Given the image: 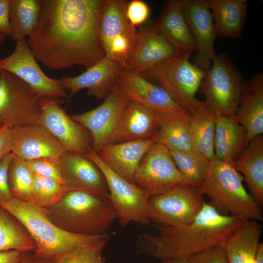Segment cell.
<instances>
[{"instance_id":"obj_44","label":"cell","mask_w":263,"mask_h":263,"mask_svg":"<svg viewBox=\"0 0 263 263\" xmlns=\"http://www.w3.org/2000/svg\"><path fill=\"white\" fill-rule=\"evenodd\" d=\"M24 252L17 250L0 251V263H19Z\"/></svg>"},{"instance_id":"obj_45","label":"cell","mask_w":263,"mask_h":263,"mask_svg":"<svg viewBox=\"0 0 263 263\" xmlns=\"http://www.w3.org/2000/svg\"><path fill=\"white\" fill-rule=\"evenodd\" d=\"M19 263H49L46 260L38 257L33 252H25Z\"/></svg>"},{"instance_id":"obj_27","label":"cell","mask_w":263,"mask_h":263,"mask_svg":"<svg viewBox=\"0 0 263 263\" xmlns=\"http://www.w3.org/2000/svg\"><path fill=\"white\" fill-rule=\"evenodd\" d=\"M262 232L259 222H243L223 245L227 263H255Z\"/></svg>"},{"instance_id":"obj_3","label":"cell","mask_w":263,"mask_h":263,"mask_svg":"<svg viewBox=\"0 0 263 263\" xmlns=\"http://www.w3.org/2000/svg\"><path fill=\"white\" fill-rule=\"evenodd\" d=\"M48 219L61 229L75 234H107L117 214L107 196L68 191L60 201L44 208Z\"/></svg>"},{"instance_id":"obj_33","label":"cell","mask_w":263,"mask_h":263,"mask_svg":"<svg viewBox=\"0 0 263 263\" xmlns=\"http://www.w3.org/2000/svg\"><path fill=\"white\" fill-rule=\"evenodd\" d=\"M36 244L23 225L0 206V251L17 250L34 253Z\"/></svg>"},{"instance_id":"obj_37","label":"cell","mask_w":263,"mask_h":263,"mask_svg":"<svg viewBox=\"0 0 263 263\" xmlns=\"http://www.w3.org/2000/svg\"><path fill=\"white\" fill-rule=\"evenodd\" d=\"M109 237L107 234L99 241L54 256L46 260L49 263H105L102 251Z\"/></svg>"},{"instance_id":"obj_6","label":"cell","mask_w":263,"mask_h":263,"mask_svg":"<svg viewBox=\"0 0 263 263\" xmlns=\"http://www.w3.org/2000/svg\"><path fill=\"white\" fill-rule=\"evenodd\" d=\"M191 54L179 52L140 75L158 83L183 109L192 113L202 101L196 98L206 72L189 61Z\"/></svg>"},{"instance_id":"obj_5","label":"cell","mask_w":263,"mask_h":263,"mask_svg":"<svg viewBox=\"0 0 263 263\" xmlns=\"http://www.w3.org/2000/svg\"><path fill=\"white\" fill-rule=\"evenodd\" d=\"M0 206L23 225L36 244L34 253L45 260L99 241L108 234L87 236L67 232L48 219L43 208L14 198Z\"/></svg>"},{"instance_id":"obj_25","label":"cell","mask_w":263,"mask_h":263,"mask_svg":"<svg viewBox=\"0 0 263 263\" xmlns=\"http://www.w3.org/2000/svg\"><path fill=\"white\" fill-rule=\"evenodd\" d=\"M157 31L179 52L195 54L197 46L183 12L182 0H170L163 5L153 25Z\"/></svg>"},{"instance_id":"obj_38","label":"cell","mask_w":263,"mask_h":263,"mask_svg":"<svg viewBox=\"0 0 263 263\" xmlns=\"http://www.w3.org/2000/svg\"><path fill=\"white\" fill-rule=\"evenodd\" d=\"M25 162L33 173L53 178L63 185L59 159L46 157L27 160Z\"/></svg>"},{"instance_id":"obj_49","label":"cell","mask_w":263,"mask_h":263,"mask_svg":"<svg viewBox=\"0 0 263 263\" xmlns=\"http://www.w3.org/2000/svg\"><path fill=\"white\" fill-rule=\"evenodd\" d=\"M2 125L0 123V130L1 129Z\"/></svg>"},{"instance_id":"obj_39","label":"cell","mask_w":263,"mask_h":263,"mask_svg":"<svg viewBox=\"0 0 263 263\" xmlns=\"http://www.w3.org/2000/svg\"><path fill=\"white\" fill-rule=\"evenodd\" d=\"M125 14L129 22L135 27L147 20L150 15V8L145 1L133 0L126 4Z\"/></svg>"},{"instance_id":"obj_1","label":"cell","mask_w":263,"mask_h":263,"mask_svg":"<svg viewBox=\"0 0 263 263\" xmlns=\"http://www.w3.org/2000/svg\"><path fill=\"white\" fill-rule=\"evenodd\" d=\"M104 0H41L38 22L27 42L53 70L90 67L104 57L99 20Z\"/></svg>"},{"instance_id":"obj_18","label":"cell","mask_w":263,"mask_h":263,"mask_svg":"<svg viewBox=\"0 0 263 263\" xmlns=\"http://www.w3.org/2000/svg\"><path fill=\"white\" fill-rule=\"evenodd\" d=\"M63 185L68 190L98 196L109 193L105 176L97 166L84 155L66 150L59 158Z\"/></svg>"},{"instance_id":"obj_35","label":"cell","mask_w":263,"mask_h":263,"mask_svg":"<svg viewBox=\"0 0 263 263\" xmlns=\"http://www.w3.org/2000/svg\"><path fill=\"white\" fill-rule=\"evenodd\" d=\"M8 182L13 198L31 202L33 184V173L25 160L14 154L8 166Z\"/></svg>"},{"instance_id":"obj_19","label":"cell","mask_w":263,"mask_h":263,"mask_svg":"<svg viewBox=\"0 0 263 263\" xmlns=\"http://www.w3.org/2000/svg\"><path fill=\"white\" fill-rule=\"evenodd\" d=\"M11 139V152L25 161L46 157L59 159L66 150L38 123L12 128Z\"/></svg>"},{"instance_id":"obj_7","label":"cell","mask_w":263,"mask_h":263,"mask_svg":"<svg viewBox=\"0 0 263 263\" xmlns=\"http://www.w3.org/2000/svg\"><path fill=\"white\" fill-rule=\"evenodd\" d=\"M247 81L227 55L213 58L200 88L206 106L215 116H234Z\"/></svg>"},{"instance_id":"obj_32","label":"cell","mask_w":263,"mask_h":263,"mask_svg":"<svg viewBox=\"0 0 263 263\" xmlns=\"http://www.w3.org/2000/svg\"><path fill=\"white\" fill-rule=\"evenodd\" d=\"M41 0H10L11 38L16 41L29 37L39 20Z\"/></svg>"},{"instance_id":"obj_17","label":"cell","mask_w":263,"mask_h":263,"mask_svg":"<svg viewBox=\"0 0 263 263\" xmlns=\"http://www.w3.org/2000/svg\"><path fill=\"white\" fill-rule=\"evenodd\" d=\"M115 83L129 100L139 102L157 113L190 115L163 87L138 74L121 70Z\"/></svg>"},{"instance_id":"obj_13","label":"cell","mask_w":263,"mask_h":263,"mask_svg":"<svg viewBox=\"0 0 263 263\" xmlns=\"http://www.w3.org/2000/svg\"><path fill=\"white\" fill-rule=\"evenodd\" d=\"M16 42L13 52L0 60V70L14 75L42 97H66L65 90L60 80L49 77L42 71L26 38Z\"/></svg>"},{"instance_id":"obj_9","label":"cell","mask_w":263,"mask_h":263,"mask_svg":"<svg viewBox=\"0 0 263 263\" xmlns=\"http://www.w3.org/2000/svg\"><path fill=\"white\" fill-rule=\"evenodd\" d=\"M123 0H104L99 20V35L105 57L121 70L136 44L138 31L128 21Z\"/></svg>"},{"instance_id":"obj_14","label":"cell","mask_w":263,"mask_h":263,"mask_svg":"<svg viewBox=\"0 0 263 263\" xmlns=\"http://www.w3.org/2000/svg\"><path fill=\"white\" fill-rule=\"evenodd\" d=\"M38 124L46 129L67 150L85 156L92 148L89 131L73 120L59 104V98H45Z\"/></svg>"},{"instance_id":"obj_46","label":"cell","mask_w":263,"mask_h":263,"mask_svg":"<svg viewBox=\"0 0 263 263\" xmlns=\"http://www.w3.org/2000/svg\"><path fill=\"white\" fill-rule=\"evenodd\" d=\"M160 263H191L188 259L169 258L160 261Z\"/></svg>"},{"instance_id":"obj_12","label":"cell","mask_w":263,"mask_h":263,"mask_svg":"<svg viewBox=\"0 0 263 263\" xmlns=\"http://www.w3.org/2000/svg\"><path fill=\"white\" fill-rule=\"evenodd\" d=\"M133 183L152 196L182 184L183 180L169 150L154 142L140 161Z\"/></svg>"},{"instance_id":"obj_50","label":"cell","mask_w":263,"mask_h":263,"mask_svg":"<svg viewBox=\"0 0 263 263\" xmlns=\"http://www.w3.org/2000/svg\"></svg>"},{"instance_id":"obj_30","label":"cell","mask_w":263,"mask_h":263,"mask_svg":"<svg viewBox=\"0 0 263 263\" xmlns=\"http://www.w3.org/2000/svg\"><path fill=\"white\" fill-rule=\"evenodd\" d=\"M158 130L153 140L169 150H192L189 116L157 113Z\"/></svg>"},{"instance_id":"obj_11","label":"cell","mask_w":263,"mask_h":263,"mask_svg":"<svg viewBox=\"0 0 263 263\" xmlns=\"http://www.w3.org/2000/svg\"><path fill=\"white\" fill-rule=\"evenodd\" d=\"M205 202L198 187L182 184L150 196L149 217L156 225H183L193 220Z\"/></svg>"},{"instance_id":"obj_22","label":"cell","mask_w":263,"mask_h":263,"mask_svg":"<svg viewBox=\"0 0 263 263\" xmlns=\"http://www.w3.org/2000/svg\"><path fill=\"white\" fill-rule=\"evenodd\" d=\"M120 71L117 63L104 57L80 75L74 77L62 76L59 80L64 89L70 90V98L85 89L89 96L105 99L111 93Z\"/></svg>"},{"instance_id":"obj_8","label":"cell","mask_w":263,"mask_h":263,"mask_svg":"<svg viewBox=\"0 0 263 263\" xmlns=\"http://www.w3.org/2000/svg\"><path fill=\"white\" fill-rule=\"evenodd\" d=\"M85 156L95 163L104 174L109 189L107 197L116 211L120 226L124 227L131 223L149 224V193L110 169L92 148Z\"/></svg>"},{"instance_id":"obj_41","label":"cell","mask_w":263,"mask_h":263,"mask_svg":"<svg viewBox=\"0 0 263 263\" xmlns=\"http://www.w3.org/2000/svg\"><path fill=\"white\" fill-rule=\"evenodd\" d=\"M14 153L11 152L0 161V205L13 198L9 188L7 172L9 163Z\"/></svg>"},{"instance_id":"obj_10","label":"cell","mask_w":263,"mask_h":263,"mask_svg":"<svg viewBox=\"0 0 263 263\" xmlns=\"http://www.w3.org/2000/svg\"><path fill=\"white\" fill-rule=\"evenodd\" d=\"M27 83L0 71V123L10 128L38 123L44 99Z\"/></svg>"},{"instance_id":"obj_43","label":"cell","mask_w":263,"mask_h":263,"mask_svg":"<svg viewBox=\"0 0 263 263\" xmlns=\"http://www.w3.org/2000/svg\"><path fill=\"white\" fill-rule=\"evenodd\" d=\"M11 129L7 126H2L0 130V161L11 152Z\"/></svg>"},{"instance_id":"obj_29","label":"cell","mask_w":263,"mask_h":263,"mask_svg":"<svg viewBox=\"0 0 263 263\" xmlns=\"http://www.w3.org/2000/svg\"><path fill=\"white\" fill-rule=\"evenodd\" d=\"M246 133L234 116H216L214 156L232 164L245 146Z\"/></svg>"},{"instance_id":"obj_15","label":"cell","mask_w":263,"mask_h":263,"mask_svg":"<svg viewBox=\"0 0 263 263\" xmlns=\"http://www.w3.org/2000/svg\"><path fill=\"white\" fill-rule=\"evenodd\" d=\"M183 12L195 42L197 52L193 64L207 72L210 67L217 37L207 0H182Z\"/></svg>"},{"instance_id":"obj_31","label":"cell","mask_w":263,"mask_h":263,"mask_svg":"<svg viewBox=\"0 0 263 263\" xmlns=\"http://www.w3.org/2000/svg\"><path fill=\"white\" fill-rule=\"evenodd\" d=\"M190 114V135L192 150L210 160L214 157L216 116L204 101Z\"/></svg>"},{"instance_id":"obj_42","label":"cell","mask_w":263,"mask_h":263,"mask_svg":"<svg viewBox=\"0 0 263 263\" xmlns=\"http://www.w3.org/2000/svg\"><path fill=\"white\" fill-rule=\"evenodd\" d=\"M9 7L10 0H0V34L11 38Z\"/></svg>"},{"instance_id":"obj_21","label":"cell","mask_w":263,"mask_h":263,"mask_svg":"<svg viewBox=\"0 0 263 263\" xmlns=\"http://www.w3.org/2000/svg\"><path fill=\"white\" fill-rule=\"evenodd\" d=\"M179 52L157 31L153 25L148 26L138 31L135 48L121 70L140 74Z\"/></svg>"},{"instance_id":"obj_34","label":"cell","mask_w":263,"mask_h":263,"mask_svg":"<svg viewBox=\"0 0 263 263\" xmlns=\"http://www.w3.org/2000/svg\"><path fill=\"white\" fill-rule=\"evenodd\" d=\"M169 152L181 174L183 184L200 186L205 178L209 160L193 150Z\"/></svg>"},{"instance_id":"obj_26","label":"cell","mask_w":263,"mask_h":263,"mask_svg":"<svg viewBox=\"0 0 263 263\" xmlns=\"http://www.w3.org/2000/svg\"><path fill=\"white\" fill-rule=\"evenodd\" d=\"M244 177L250 195L261 207L263 205V136L251 139L232 164Z\"/></svg>"},{"instance_id":"obj_40","label":"cell","mask_w":263,"mask_h":263,"mask_svg":"<svg viewBox=\"0 0 263 263\" xmlns=\"http://www.w3.org/2000/svg\"><path fill=\"white\" fill-rule=\"evenodd\" d=\"M191 263H227L223 246H217L188 258Z\"/></svg>"},{"instance_id":"obj_48","label":"cell","mask_w":263,"mask_h":263,"mask_svg":"<svg viewBox=\"0 0 263 263\" xmlns=\"http://www.w3.org/2000/svg\"><path fill=\"white\" fill-rule=\"evenodd\" d=\"M6 36L3 34H0V45L3 44L5 41Z\"/></svg>"},{"instance_id":"obj_24","label":"cell","mask_w":263,"mask_h":263,"mask_svg":"<svg viewBox=\"0 0 263 263\" xmlns=\"http://www.w3.org/2000/svg\"><path fill=\"white\" fill-rule=\"evenodd\" d=\"M154 143L153 140H145L107 144L96 153L110 169L133 183L134 173L140 161Z\"/></svg>"},{"instance_id":"obj_47","label":"cell","mask_w":263,"mask_h":263,"mask_svg":"<svg viewBox=\"0 0 263 263\" xmlns=\"http://www.w3.org/2000/svg\"><path fill=\"white\" fill-rule=\"evenodd\" d=\"M255 263H263V244L261 243L256 255Z\"/></svg>"},{"instance_id":"obj_36","label":"cell","mask_w":263,"mask_h":263,"mask_svg":"<svg viewBox=\"0 0 263 263\" xmlns=\"http://www.w3.org/2000/svg\"><path fill=\"white\" fill-rule=\"evenodd\" d=\"M68 191L66 187L58 181L33 173L31 203L42 208H48L60 201Z\"/></svg>"},{"instance_id":"obj_28","label":"cell","mask_w":263,"mask_h":263,"mask_svg":"<svg viewBox=\"0 0 263 263\" xmlns=\"http://www.w3.org/2000/svg\"><path fill=\"white\" fill-rule=\"evenodd\" d=\"M217 37L241 38L247 15L246 0H207Z\"/></svg>"},{"instance_id":"obj_23","label":"cell","mask_w":263,"mask_h":263,"mask_svg":"<svg viewBox=\"0 0 263 263\" xmlns=\"http://www.w3.org/2000/svg\"><path fill=\"white\" fill-rule=\"evenodd\" d=\"M246 133L245 146L254 137L263 133V74H254L247 81L234 115Z\"/></svg>"},{"instance_id":"obj_4","label":"cell","mask_w":263,"mask_h":263,"mask_svg":"<svg viewBox=\"0 0 263 263\" xmlns=\"http://www.w3.org/2000/svg\"><path fill=\"white\" fill-rule=\"evenodd\" d=\"M244 177L232 164L215 156L209 160L200 192L209 199L207 203L219 213L232 216L243 222L263 221L261 207L245 189Z\"/></svg>"},{"instance_id":"obj_2","label":"cell","mask_w":263,"mask_h":263,"mask_svg":"<svg viewBox=\"0 0 263 263\" xmlns=\"http://www.w3.org/2000/svg\"><path fill=\"white\" fill-rule=\"evenodd\" d=\"M243 222L224 216L205 202L191 222L180 226L155 225L158 234L143 232L137 237L136 249L160 261L186 258L217 246H223L231 233Z\"/></svg>"},{"instance_id":"obj_20","label":"cell","mask_w":263,"mask_h":263,"mask_svg":"<svg viewBox=\"0 0 263 263\" xmlns=\"http://www.w3.org/2000/svg\"><path fill=\"white\" fill-rule=\"evenodd\" d=\"M158 130L157 113L139 102L130 100L106 144L153 140Z\"/></svg>"},{"instance_id":"obj_16","label":"cell","mask_w":263,"mask_h":263,"mask_svg":"<svg viewBox=\"0 0 263 263\" xmlns=\"http://www.w3.org/2000/svg\"><path fill=\"white\" fill-rule=\"evenodd\" d=\"M129 100L115 83L110 94L99 106L70 116L89 131L92 139V149L95 152L107 144Z\"/></svg>"}]
</instances>
